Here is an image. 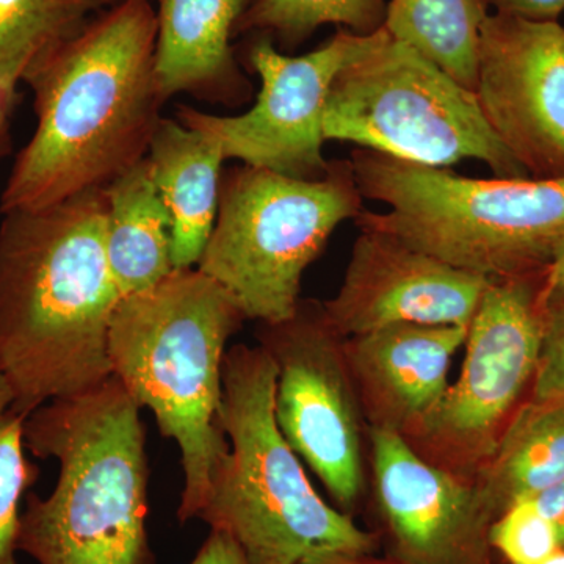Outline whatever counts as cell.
I'll return each mask as SVG.
<instances>
[{"instance_id": "cell-19", "label": "cell", "mask_w": 564, "mask_h": 564, "mask_svg": "<svg viewBox=\"0 0 564 564\" xmlns=\"http://www.w3.org/2000/svg\"><path fill=\"white\" fill-rule=\"evenodd\" d=\"M564 480V403L527 400L474 485L494 521Z\"/></svg>"}, {"instance_id": "cell-29", "label": "cell", "mask_w": 564, "mask_h": 564, "mask_svg": "<svg viewBox=\"0 0 564 564\" xmlns=\"http://www.w3.org/2000/svg\"><path fill=\"white\" fill-rule=\"evenodd\" d=\"M18 95L0 91V161L11 150L10 117L17 104Z\"/></svg>"}, {"instance_id": "cell-6", "label": "cell", "mask_w": 564, "mask_h": 564, "mask_svg": "<svg viewBox=\"0 0 564 564\" xmlns=\"http://www.w3.org/2000/svg\"><path fill=\"white\" fill-rule=\"evenodd\" d=\"M359 229L388 232L456 269L494 278L547 269L564 239V180H474L384 152H351Z\"/></svg>"}, {"instance_id": "cell-8", "label": "cell", "mask_w": 564, "mask_h": 564, "mask_svg": "<svg viewBox=\"0 0 564 564\" xmlns=\"http://www.w3.org/2000/svg\"><path fill=\"white\" fill-rule=\"evenodd\" d=\"M323 137L434 169L475 159L502 180L529 177L492 132L475 91L386 29L334 79Z\"/></svg>"}, {"instance_id": "cell-21", "label": "cell", "mask_w": 564, "mask_h": 564, "mask_svg": "<svg viewBox=\"0 0 564 564\" xmlns=\"http://www.w3.org/2000/svg\"><path fill=\"white\" fill-rule=\"evenodd\" d=\"M124 0H0V91Z\"/></svg>"}, {"instance_id": "cell-17", "label": "cell", "mask_w": 564, "mask_h": 564, "mask_svg": "<svg viewBox=\"0 0 564 564\" xmlns=\"http://www.w3.org/2000/svg\"><path fill=\"white\" fill-rule=\"evenodd\" d=\"M147 158L172 218L174 270L193 269L198 265L217 220L225 154L203 133L162 117Z\"/></svg>"}, {"instance_id": "cell-16", "label": "cell", "mask_w": 564, "mask_h": 564, "mask_svg": "<svg viewBox=\"0 0 564 564\" xmlns=\"http://www.w3.org/2000/svg\"><path fill=\"white\" fill-rule=\"evenodd\" d=\"M251 0H158L155 80L163 102L191 95L214 106H243L252 84L231 40Z\"/></svg>"}, {"instance_id": "cell-27", "label": "cell", "mask_w": 564, "mask_h": 564, "mask_svg": "<svg viewBox=\"0 0 564 564\" xmlns=\"http://www.w3.org/2000/svg\"><path fill=\"white\" fill-rule=\"evenodd\" d=\"M191 564H248L243 552L228 533L212 530Z\"/></svg>"}, {"instance_id": "cell-26", "label": "cell", "mask_w": 564, "mask_h": 564, "mask_svg": "<svg viewBox=\"0 0 564 564\" xmlns=\"http://www.w3.org/2000/svg\"><path fill=\"white\" fill-rule=\"evenodd\" d=\"M496 13L527 21H556L564 11V0H485Z\"/></svg>"}, {"instance_id": "cell-3", "label": "cell", "mask_w": 564, "mask_h": 564, "mask_svg": "<svg viewBox=\"0 0 564 564\" xmlns=\"http://www.w3.org/2000/svg\"><path fill=\"white\" fill-rule=\"evenodd\" d=\"M140 410L111 375L25 419L24 443L61 470L50 497L29 496L18 551L39 564H154Z\"/></svg>"}, {"instance_id": "cell-25", "label": "cell", "mask_w": 564, "mask_h": 564, "mask_svg": "<svg viewBox=\"0 0 564 564\" xmlns=\"http://www.w3.org/2000/svg\"><path fill=\"white\" fill-rule=\"evenodd\" d=\"M530 400L564 403V289L549 293L540 362Z\"/></svg>"}, {"instance_id": "cell-13", "label": "cell", "mask_w": 564, "mask_h": 564, "mask_svg": "<svg viewBox=\"0 0 564 564\" xmlns=\"http://www.w3.org/2000/svg\"><path fill=\"white\" fill-rule=\"evenodd\" d=\"M370 485L386 558L399 564H496L494 519L474 481L423 459L399 434L367 429Z\"/></svg>"}, {"instance_id": "cell-22", "label": "cell", "mask_w": 564, "mask_h": 564, "mask_svg": "<svg viewBox=\"0 0 564 564\" xmlns=\"http://www.w3.org/2000/svg\"><path fill=\"white\" fill-rule=\"evenodd\" d=\"M386 0H251L234 36L262 33L280 50L295 51L322 25L369 36L384 28Z\"/></svg>"}, {"instance_id": "cell-30", "label": "cell", "mask_w": 564, "mask_h": 564, "mask_svg": "<svg viewBox=\"0 0 564 564\" xmlns=\"http://www.w3.org/2000/svg\"><path fill=\"white\" fill-rule=\"evenodd\" d=\"M549 293L564 289V239L556 248L551 265H549Z\"/></svg>"}, {"instance_id": "cell-11", "label": "cell", "mask_w": 564, "mask_h": 564, "mask_svg": "<svg viewBox=\"0 0 564 564\" xmlns=\"http://www.w3.org/2000/svg\"><path fill=\"white\" fill-rule=\"evenodd\" d=\"M383 32L362 36L339 29L300 57L282 54L262 33L247 35L242 63L261 79L250 111L218 117L181 106L177 121L218 143L226 161L239 159L296 180H321L329 169L323 158V118L333 82L348 63L372 50Z\"/></svg>"}, {"instance_id": "cell-14", "label": "cell", "mask_w": 564, "mask_h": 564, "mask_svg": "<svg viewBox=\"0 0 564 564\" xmlns=\"http://www.w3.org/2000/svg\"><path fill=\"white\" fill-rule=\"evenodd\" d=\"M488 282L391 234L361 229L343 285L323 311L344 339L393 325L469 328Z\"/></svg>"}, {"instance_id": "cell-31", "label": "cell", "mask_w": 564, "mask_h": 564, "mask_svg": "<svg viewBox=\"0 0 564 564\" xmlns=\"http://www.w3.org/2000/svg\"><path fill=\"white\" fill-rule=\"evenodd\" d=\"M307 564H399L389 558H377L370 555H348L334 556V558L318 560V562Z\"/></svg>"}, {"instance_id": "cell-24", "label": "cell", "mask_w": 564, "mask_h": 564, "mask_svg": "<svg viewBox=\"0 0 564 564\" xmlns=\"http://www.w3.org/2000/svg\"><path fill=\"white\" fill-rule=\"evenodd\" d=\"M489 541L508 564H541L562 549L554 525L532 499L499 516L489 530Z\"/></svg>"}, {"instance_id": "cell-1", "label": "cell", "mask_w": 564, "mask_h": 564, "mask_svg": "<svg viewBox=\"0 0 564 564\" xmlns=\"http://www.w3.org/2000/svg\"><path fill=\"white\" fill-rule=\"evenodd\" d=\"M155 41L151 0H124L24 74L39 126L14 161L0 215L106 188L147 158L165 104Z\"/></svg>"}, {"instance_id": "cell-4", "label": "cell", "mask_w": 564, "mask_h": 564, "mask_svg": "<svg viewBox=\"0 0 564 564\" xmlns=\"http://www.w3.org/2000/svg\"><path fill=\"white\" fill-rule=\"evenodd\" d=\"M245 321L231 293L198 269L174 270L154 288L121 299L111 315V375L180 447L182 522L198 518L215 467L229 451L223 362Z\"/></svg>"}, {"instance_id": "cell-32", "label": "cell", "mask_w": 564, "mask_h": 564, "mask_svg": "<svg viewBox=\"0 0 564 564\" xmlns=\"http://www.w3.org/2000/svg\"><path fill=\"white\" fill-rule=\"evenodd\" d=\"M14 397L13 392H11L9 383H7L3 375L0 373V419L3 417L9 411L11 406H13Z\"/></svg>"}, {"instance_id": "cell-33", "label": "cell", "mask_w": 564, "mask_h": 564, "mask_svg": "<svg viewBox=\"0 0 564 564\" xmlns=\"http://www.w3.org/2000/svg\"><path fill=\"white\" fill-rule=\"evenodd\" d=\"M541 564H564V549H560L556 554L552 555L551 558L545 560Z\"/></svg>"}, {"instance_id": "cell-20", "label": "cell", "mask_w": 564, "mask_h": 564, "mask_svg": "<svg viewBox=\"0 0 564 564\" xmlns=\"http://www.w3.org/2000/svg\"><path fill=\"white\" fill-rule=\"evenodd\" d=\"M488 9L485 0H391L384 29L474 90Z\"/></svg>"}, {"instance_id": "cell-7", "label": "cell", "mask_w": 564, "mask_h": 564, "mask_svg": "<svg viewBox=\"0 0 564 564\" xmlns=\"http://www.w3.org/2000/svg\"><path fill=\"white\" fill-rule=\"evenodd\" d=\"M351 161L321 180L234 166L221 177L217 220L198 270L223 285L247 321L280 323L299 307L303 274L340 223L362 210Z\"/></svg>"}, {"instance_id": "cell-12", "label": "cell", "mask_w": 564, "mask_h": 564, "mask_svg": "<svg viewBox=\"0 0 564 564\" xmlns=\"http://www.w3.org/2000/svg\"><path fill=\"white\" fill-rule=\"evenodd\" d=\"M477 101L530 180H564V28L492 13L477 47Z\"/></svg>"}, {"instance_id": "cell-2", "label": "cell", "mask_w": 564, "mask_h": 564, "mask_svg": "<svg viewBox=\"0 0 564 564\" xmlns=\"http://www.w3.org/2000/svg\"><path fill=\"white\" fill-rule=\"evenodd\" d=\"M106 220V188L3 215L0 373L22 417L111 377L109 329L121 295L107 262Z\"/></svg>"}, {"instance_id": "cell-15", "label": "cell", "mask_w": 564, "mask_h": 564, "mask_svg": "<svg viewBox=\"0 0 564 564\" xmlns=\"http://www.w3.org/2000/svg\"><path fill=\"white\" fill-rule=\"evenodd\" d=\"M466 326L393 325L345 339L367 429L411 441L443 402Z\"/></svg>"}, {"instance_id": "cell-18", "label": "cell", "mask_w": 564, "mask_h": 564, "mask_svg": "<svg viewBox=\"0 0 564 564\" xmlns=\"http://www.w3.org/2000/svg\"><path fill=\"white\" fill-rule=\"evenodd\" d=\"M106 196L107 262L124 299L154 288L174 272L172 218L148 158L110 182Z\"/></svg>"}, {"instance_id": "cell-28", "label": "cell", "mask_w": 564, "mask_h": 564, "mask_svg": "<svg viewBox=\"0 0 564 564\" xmlns=\"http://www.w3.org/2000/svg\"><path fill=\"white\" fill-rule=\"evenodd\" d=\"M533 502L554 525L560 545L564 549V480L533 497Z\"/></svg>"}, {"instance_id": "cell-9", "label": "cell", "mask_w": 564, "mask_h": 564, "mask_svg": "<svg viewBox=\"0 0 564 564\" xmlns=\"http://www.w3.org/2000/svg\"><path fill=\"white\" fill-rule=\"evenodd\" d=\"M547 276L549 267L489 280L467 329L458 380L422 432L408 441L423 459L473 481L494 454L532 393Z\"/></svg>"}, {"instance_id": "cell-5", "label": "cell", "mask_w": 564, "mask_h": 564, "mask_svg": "<svg viewBox=\"0 0 564 564\" xmlns=\"http://www.w3.org/2000/svg\"><path fill=\"white\" fill-rule=\"evenodd\" d=\"M276 366L265 348L234 345L223 362L221 426L229 451L215 467L198 518L228 533L248 564H307L370 555L367 532L322 499L274 415Z\"/></svg>"}, {"instance_id": "cell-23", "label": "cell", "mask_w": 564, "mask_h": 564, "mask_svg": "<svg viewBox=\"0 0 564 564\" xmlns=\"http://www.w3.org/2000/svg\"><path fill=\"white\" fill-rule=\"evenodd\" d=\"M24 422L11 410L0 419V564H18L21 497L36 478L24 456Z\"/></svg>"}, {"instance_id": "cell-10", "label": "cell", "mask_w": 564, "mask_h": 564, "mask_svg": "<svg viewBox=\"0 0 564 564\" xmlns=\"http://www.w3.org/2000/svg\"><path fill=\"white\" fill-rule=\"evenodd\" d=\"M258 337L276 366L274 415L282 436L339 510L352 516L369 489L367 423L344 337L317 300H302L288 321L261 323Z\"/></svg>"}]
</instances>
